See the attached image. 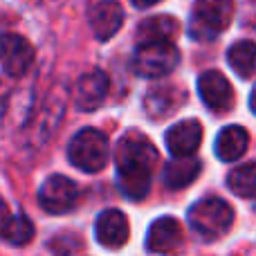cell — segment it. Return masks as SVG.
<instances>
[{
  "label": "cell",
  "mask_w": 256,
  "mask_h": 256,
  "mask_svg": "<svg viewBox=\"0 0 256 256\" xmlns=\"http://www.w3.org/2000/svg\"><path fill=\"white\" fill-rule=\"evenodd\" d=\"M14 218H16V214L9 212V204L4 202L2 196H0V238L7 240V234L14 225Z\"/></svg>",
  "instance_id": "obj_21"
},
{
  "label": "cell",
  "mask_w": 256,
  "mask_h": 256,
  "mask_svg": "<svg viewBox=\"0 0 256 256\" xmlns=\"http://www.w3.org/2000/svg\"><path fill=\"white\" fill-rule=\"evenodd\" d=\"M34 63V45L20 34H0V66L9 76H20Z\"/></svg>",
  "instance_id": "obj_7"
},
{
  "label": "cell",
  "mask_w": 256,
  "mask_h": 256,
  "mask_svg": "<svg viewBox=\"0 0 256 256\" xmlns=\"http://www.w3.org/2000/svg\"><path fill=\"white\" fill-rule=\"evenodd\" d=\"M94 236L106 250H120L128 243L130 236V227H128V218L120 209H106L99 214L97 222H94Z\"/></svg>",
  "instance_id": "obj_12"
},
{
  "label": "cell",
  "mask_w": 256,
  "mask_h": 256,
  "mask_svg": "<svg viewBox=\"0 0 256 256\" xmlns=\"http://www.w3.org/2000/svg\"><path fill=\"white\" fill-rule=\"evenodd\" d=\"M166 148L173 158H194L202 142V124L198 120H182L164 135Z\"/></svg>",
  "instance_id": "obj_11"
},
{
  "label": "cell",
  "mask_w": 256,
  "mask_h": 256,
  "mask_svg": "<svg viewBox=\"0 0 256 256\" xmlns=\"http://www.w3.org/2000/svg\"><path fill=\"white\" fill-rule=\"evenodd\" d=\"M227 186L238 198H256V162H245L227 176Z\"/></svg>",
  "instance_id": "obj_19"
},
{
  "label": "cell",
  "mask_w": 256,
  "mask_h": 256,
  "mask_svg": "<svg viewBox=\"0 0 256 256\" xmlns=\"http://www.w3.org/2000/svg\"><path fill=\"white\" fill-rule=\"evenodd\" d=\"M198 94L214 112H225L234 104V88L218 70H207L198 79Z\"/></svg>",
  "instance_id": "obj_9"
},
{
  "label": "cell",
  "mask_w": 256,
  "mask_h": 256,
  "mask_svg": "<svg viewBox=\"0 0 256 256\" xmlns=\"http://www.w3.org/2000/svg\"><path fill=\"white\" fill-rule=\"evenodd\" d=\"M180 32V22L168 14L146 18L137 30V45L144 43H171Z\"/></svg>",
  "instance_id": "obj_15"
},
{
  "label": "cell",
  "mask_w": 256,
  "mask_h": 256,
  "mask_svg": "<svg viewBox=\"0 0 256 256\" xmlns=\"http://www.w3.org/2000/svg\"><path fill=\"white\" fill-rule=\"evenodd\" d=\"M117 184L128 200L146 198L153 180V168L158 164V148L140 130H128L117 142Z\"/></svg>",
  "instance_id": "obj_1"
},
{
  "label": "cell",
  "mask_w": 256,
  "mask_h": 256,
  "mask_svg": "<svg viewBox=\"0 0 256 256\" xmlns=\"http://www.w3.org/2000/svg\"><path fill=\"white\" fill-rule=\"evenodd\" d=\"M184 245L180 222L173 216H162L148 227L146 234V250L153 254H178Z\"/></svg>",
  "instance_id": "obj_8"
},
{
  "label": "cell",
  "mask_w": 256,
  "mask_h": 256,
  "mask_svg": "<svg viewBox=\"0 0 256 256\" xmlns=\"http://www.w3.org/2000/svg\"><path fill=\"white\" fill-rule=\"evenodd\" d=\"M186 218L196 234H200L207 240H216L230 232L232 222H234V209L227 200L212 196V198L198 200L189 209Z\"/></svg>",
  "instance_id": "obj_2"
},
{
  "label": "cell",
  "mask_w": 256,
  "mask_h": 256,
  "mask_svg": "<svg viewBox=\"0 0 256 256\" xmlns=\"http://www.w3.org/2000/svg\"><path fill=\"white\" fill-rule=\"evenodd\" d=\"M227 63L243 79L256 74V43L254 40H238L227 50Z\"/></svg>",
  "instance_id": "obj_18"
},
{
  "label": "cell",
  "mask_w": 256,
  "mask_h": 256,
  "mask_svg": "<svg viewBox=\"0 0 256 256\" xmlns=\"http://www.w3.org/2000/svg\"><path fill=\"white\" fill-rule=\"evenodd\" d=\"M250 108H252V112L256 115V86L252 88V94H250Z\"/></svg>",
  "instance_id": "obj_23"
},
{
  "label": "cell",
  "mask_w": 256,
  "mask_h": 256,
  "mask_svg": "<svg viewBox=\"0 0 256 256\" xmlns=\"http://www.w3.org/2000/svg\"><path fill=\"white\" fill-rule=\"evenodd\" d=\"M76 200H79V186L66 176H50L48 180L40 184L38 189V204L48 214H68L74 209Z\"/></svg>",
  "instance_id": "obj_6"
},
{
  "label": "cell",
  "mask_w": 256,
  "mask_h": 256,
  "mask_svg": "<svg viewBox=\"0 0 256 256\" xmlns=\"http://www.w3.org/2000/svg\"><path fill=\"white\" fill-rule=\"evenodd\" d=\"M108 90H110V81H108V74L102 70H92L88 74H84L79 81L74 84V90H72V97H74V104L79 110H97L108 97Z\"/></svg>",
  "instance_id": "obj_10"
},
{
  "label": "cell",
  "mask_w": 256,
  "mask_h": 256,
  "mask_svg": "<svg viewBox=\"0 0 256 256\" xmlns=\"http://www.w3.org/2000/svg\"><path fill=\"white\" fill-rule=\"evenodd\" d=\"M184 99H186V94L180 88H176V86H158V88H153L144 97L146 115L153 117V120L168 117L171 112H176L184 104Z\"/></svg>",
  "instance_id": "obj_14"
},
{
  "label": "cell",
  "mask_w": 256,
  "mask_h": 256,
  "mask_svg": "<svg viewBox=\"0 0 256 256\" xmlns=\"http://www.w3.org/2000/svg\"><path fill=\"white\" fill-rule=\"evenodd\" d=\"M132 2V7H137V9H148V7H153L155 2H160V0H130Z\"/></svg>",
  "instance_id": "obj_22"
},
{
  "label": "cell",
  "mask_w": 256,
  "mask_h": 256,
  "mask_svg": "<svg viewBox=\"0 0 256 256\" xmlns=\"http://www.w3.org/2000/svg\"><path fill=\"white\" fill-rule=\"evenodd\" d=\"M124 25V9L117 0H102L90 9V27L99 40H110Z\"/></svg>",
  "instance_id": "obj_13"
},
{
  "label": "cell",
  "mask_w": 256,
  "mask_h": 256,
  "mask_svg": "<svg viewBox=\"0 0 256 256\" xmlns=\"http://www.w3.org/2000/svg\"><path fill=\"white\" fill-rule=\"evenodd\" d=\"M250 146V132L243 126H225L216 137V155L222 162H234L243 158Z\"/></svg>",
  "instance_id": "obj_16"
},
{
  "label": "cell",
  "mask_w": 256,
  "mask_h": 256,
  "mask_svg": "<svg viewBox=\"0 0 256 256\" xmlns=\"http://www.w3.org/2000/svg\"><path fill=\"white\" fill-rule=\"evenodd\" d=\"M202 171V164L200 160L196 158H176L164 166V173H162V180L168 189H184L189 186L196 178L200 176Z\"/></svg>",
  "instance_id": "obj_17"
},
{
  "label": "cell",
  "mask_w": 256,
  "mask_h": 256,
  "mask_svg": "<svg viewBox=\"0 0 256 256\" xmlns=\"http://www.w3.org/2000/svg\"><path fill=\"white\" fill-rule=\"evenodd\" d=\"M234 16V0H196L189 34L196 40H214Z\"/></svg>",
  "instance_id": "obj_4"
},
{
  "label": "cell",
  "mask_w": 256,
  "mask_h": 256,
  "mask_svg": "<svg viewBox=\"0 0 256 256\" xmlns=\"http://www.w3.org/2000/svg\"><path fill=\"white\" fill-rule=\"evenodd\" d=\"M79 245H81V240L76 234H58L52 238L50 248H52V252L58 254V256H70L72 252L79 250Z\"/></svg>",
  "instance_id": "obj_20"
},
{
  "label": "cell",
  "mask_w": 256,
  "mask_h": 256,
  "mask_svg": "<svg viewBox=\"0 0 256 256\" xmlns=\"http://www.w3.org/2000/svg\"><path fill=\"white\" fill-rule=\"evenodd\" d=\"M180 63V52L171 43H144L137 45L130 68L142 79H162L171 74Z\"/></svg>",
  "instance_id": "obj_5"
},
{
  "label": "cell",
  "mask_w": 256,
  "mask_h": 256,
  "mask_svg": "<svg viewBox=\"0 0 256 256\" xmlns=\"http://www.w3.org/2000/svg\"><path fill=\"white\" fill-rule=\"evenodd\" d=\"M110 144L97 128H84L68 144V160L86 173H99L108 164Z\"/></svg>",
  "instance_id": "obj_3"
}]
</instances>
